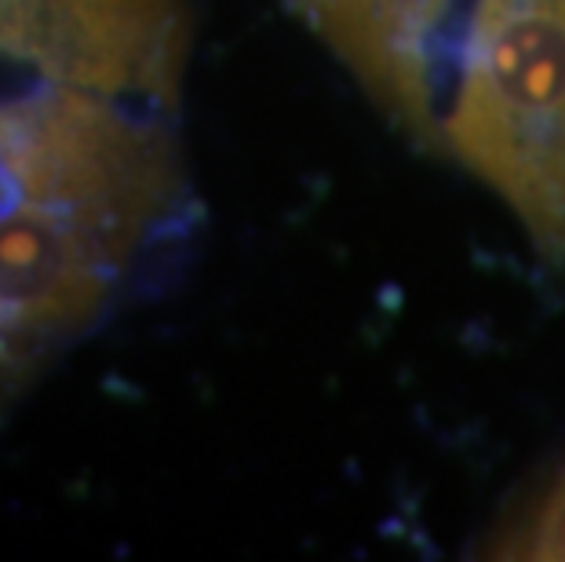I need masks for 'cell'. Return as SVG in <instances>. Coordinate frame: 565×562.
I'll use <instances>...</instances> for the list:
<instances>
[{"label": "cell", "mask_w": 565, "mask_h": 562, "mask_svg": "<svg viewBox=\"0 0 565 562\" xmlns=\"http://www.w3.org/2000/svg\"><path fill=\"white\" fill-rule=\"evenodd\" d=\"M405 136L565 267V0H292Z\"/></svg>", "instance_id": "obj_2"}, {"label": "cell", "mask_w": 565, "mask_h": 562, "mask_svg": "<svg viewBox=\"0 0 565 562\" xmlns=\"http://www.w3.org/2000/svg\"><path fill=\"white\" fill-rule=\"evenodd\" d=\"M492 559H565V460L489 533Z\"/></svg>", "instance_id": "obj_3"}, {"label": "cell", "mask_w": 565, "mask_h": 562, "mask_svg": "<svg viewBox=\"0 0 565 562\" xmlns=\"http://www.w3.org/2000/svg\"><path fill=\"white\" fill-rule=\"evenodd\" d=\"M190 0H0V226H63L139 274L179 234ZM26 391L0 351V416Z\"/></svg>", "instance_id": "obj_1"}]
</instances>
